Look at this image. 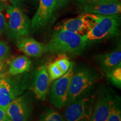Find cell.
Listing matches in <instances>:
<instances>
[{"instance_id": "9c48e42d", "label": "cell", "mask_w": 121, "mask_h": 121, "mask_svg": "<svg viewBox=\"0 0 121 121\" xmlns=\"http://www.w3.org/2000/svg\"><path fill=\"white\" fill-rule=\"evenodd\" d=\"M80 10L82 13L102 15H119L121 12V4L118 0H100L80 5Z\"/></svg>"}, {"instance_id": "ffe728a7", "label": "cell", "mask_w": 121, "mask_h": 121, "mask_svg": "<svg viewBox=\"0 0 121 121\" xmlns=\"http://www.w3.org/2000/svg\"><path fill=\"white\" fill-rule=\"evenodd\" d=\"M110 103V112L107 121H121V109L113 100L109 98Z\"/></svg>"}, {"instance_id": "9a60e30c", "label": "cell", "mask_w": 121, "mask_h": 121, "mask_svg": "<svg viewBox=\"0 0 121 121\" xmlns=\"http://www.w3.org/2000/svg\"><path fill=\"white\" fill-rule=\"evenodd\" d=\"M96 60L105 72L117 67L121 65L120 48L113 52L97 56Z\"/></svg>"}, {"instance_id": "7402d4cb", "label": "cell", "mask_w": 121, "mask_h": 121, "mask_svg": "<svg viewBox=\"0 0 121 121\" xmlns=\"http://www.w3.org/2000/svg\"><path fill=\"white\" fill-rule=\"evenodd\" d=\"M10 52V47L6 42L0 41V60L6 58Z\"/></svg>"}, {"instance_id": "83f0119b", "label": "cell", "mask_w": 121, "mask_h": 121, "mask_svg": "<svg viewBox=\"0 0 121 121\" xmlns=\"http://www.w3.org/2000/svg\"><path fill=\"white\" fill-rule=\"evenodd\" d=\"M4 65H5V63H4V60H0V75L3 73L2 71L4 70Z\"/></svg>"}, {"instance_id": "7a4b0ae2", "label": "cell", "mask_w": 121, "mask_h": 121, "mask_svg": "<svg viewBox=\"0 0 121 121\" xmlns=\"http://www.w3.org/2000/svg\"><path fill=\"white\" fill-rule=\"evenodd\" d=\"M91 14L94 20V24L84 35L87 42L99 41L119 34L121 25V17L119 15Z\"/></svg>"}, {"instance_id": "8fae6325", "label": "cell", "mask_w": 121, "mask_h": 121, "mask_svg": "<svg viewBox=\"0 0 121 121\" xmlns=\"http://www.w3.org/2000/svg\"><path fill=\"white\" fill-rule=\"evenodd\" d=\"M90 100L80 97L69 104L65 112L67 121H78L82 119H90L91 109L89 104Z\"/></svg>"}, {"instance_id": "30bf717a", "label": "cell", "mask_w": 121, "mask_h": 121, "mask_svg": "<svg viewBox=\"0 0 121 121\" xmlns=\"http://www.w3.org/2000/svg\"><path fill=\"white\" fill-rule=\"evenodd\" d=\"M6 113L13 121H28L31 113L29 100L25 96H18L9 104Z\"/></svg>"}, {"instance_id": "1f68e13d", "label": "cell", "mask_w": 121, "mask_h": 121, "mask_svg": "<svg viewBox=\"0 0 121 121\" xmlns=\"http://www.w3.org/2000/svg\"><path fill=\"white\" fill-rule=\"evenodd\" d=\"M7 1H8V0H1V1H2V2H6Z\"/></svg>"}, {"instance_id": "44dd1931", "label": "cell", "mask_w": 121, "mask_h": 121, "mask_svg": "<svg viewBox=\"0 0 121 121\" xmlns=\"http://www.w3.org/2000/svg\"><path fill=\"white\" fill-rule=\"evenodd\" d=\"M55 62L61 69L64 74L68 71L69 67H70L71 63L69 60V59L66 58V57H60L59 59L57 60Z\"/></svg>"}, {"instance_id": "8992f818", "label": "cell", "mask_w": 121, "mask_h": 121, "mask_svg": "<svg viewBox=\"0 0 121 121\" xmlns=\"http://www.w3.org/2000/svg\"><path fill=\"white\" fill-rule=\"evenodd\" d=\"M73 74V66L71 63L68 71L60 78L53 81L50 90L49 100L57 108L61 109L66 104L69 82Z\"/></svg>"}, {"instance_id": "52a82bcc", "label": "cell", "mask_w": 121, "mask_h": 121, "mask_svg": "<svg viewBox=\"0 0 121 121\" xmlns=\"http://www.w3.org/2000/svg\"><path fill=\"white\" fill-rule=\"evenodd\" d=\"M94 24L91 13H82L76 17L64 20L55 26V30H65L84 35Z\"/></svg>"}, {"instance_id": "3957f363", "label": "cell", "mask_w": 121, "mask_h": 121, "mask_svg": "<svg viewBox=\"0 0 121 121\" xmlns=\"http://www.w3.org/2000/svg\"><path fill=\"white\" fill-rule=\"evenodd\" d=\"M8 15L6 32L10 38L17 39L28 37L30 34L31 22L29 18L22 9L13 5L7 6Z\"/></svg>"}, {"instance_id": "5bb4252c", "label": "cell", "mask_w": 121, "mask_h": 121, "mask_svg": "<svg viewBox=\"0 0 121 121\" xmlns=\"http://www.w3.org/2000/svg\"><path fill=\"white\" fill-rule=\"evenodd\" d=\"M110 103L108 95L102 93L95 103L90 121H107L110 112Z\"/></svg>"}, {"instance_id": "4316f807", "label": "cell", "mask_w": 121, "mask_h": 121, "mask_svg": "<svg viewBox=\"0 0 121 121\" xmlns=\"http://www.w3.org/2000/svg\"><path fill=\"white\" fill-rule=\"evenodd\" d=\"M7 118L6 111L0 108V121H4Z\"/></svg>"}, {"instance_id": "ba28073f", "label": "cell", "mask_w": 121, "mask_h": 121, "mask_svg": "<svg viewBox=\"0 0 121 121\" xmlns=\"http://www.w3.org/2000/svg\"><path fill=\"white\" fill-rule=\"evenodd\" d=\"M55 11V0H39L38 8L31 21V29L38 31L45 28Z\"/></svg>"}, {"instance_id": "277c9868", "label": "cell", "mask_w": 121, "mask_h": 121, "mask_svg": "<svg viewBox=\"0 0 121 121\" xmlns=\"http://www.w3.org/2000/svg\"><path fill=\"white\" fill-rule=\"evenodd\" d=\"M96 76L87 69H80L72 75L69 82L66 104L81 97L94 84Z\"/></svg>"}, {"instance_id": "e0dca14e", "label": "cell", "mask_w": 121, "mask_h": 121, "mask_svg": "<svg viewBox=\"0 0 121 121\" xmlns=\"http://www.w3.org/2000/svg\"><path fill=\"white\" fill-rule=\"evenodd\" d=\"M107 77L114 85L121 88V65L105 72Z\"/></svg>"}, {"instance_id": "6da1fadb", "label": "cell", "mask_w": 121, "mask_h": 121, "mask_svg": "<svg viewBox=\"0 0 121 121\" xmlns=\"http://www.w3.org/2000/svg\"><path fill=\"white\" fill-rule=\"evenodd\" d=\"M87 40L84 35L65 30H55L45 46V51L51 53L80 54L86 48Z\"/></svg>"}, {"instance_id": "d6986e66", "label": "cell", "mask_w": 121, "mask_h": 121, "mask_svg": "<svg viewBox=\"0 0 121 121\" xmlns=\"http://www.w3.org/2000/svg\"><path fill=\"white\" fill-rule=\"evenodd\" d=\"M38 121H65L60 113L52 109L47 110L40 116Z\"/></svg>"}, {"instance_id": "4fadbf2b", "label": "cell", "mask_w": 121, "mask_h": 121, "mask_svg": "<svg viewBox=\"0 0 121 121\" xmlns=\"http://www.w3.org/2000/svg\"><path fill=\"white\" fill-rule=\"evenodd\" d=\"M16 45L24 54L29 57H39L45 51L43 45L35 39L28 37L17 39Z\"/></svg>"}, {"instance_id": "484cf974", "label": "cell", "mask_w": 121, "mask_h": 121, "mask_svg": "<svg viewBox=\"0 0 121 121\" xmlns=\"http://www.w3.org/2000/svg\"><path fill=\"white\" fill-rule=\"evenodd\" d=\"M27 0H10V2L13 6L19 7V5L26 2Z\"/></svg>"}, {"instance_id": "603a6c76", "label": "cell", "mask_w": 121, "mask_h": 121, "mask_svg": "<svg viewBox=\"0 0 121 121\" xmlns=\"http://www.w3.org/2000/svg\"><path fill=\"white\" fill-rule=\"evenodd\" d=\"M7 22L4 13L0 10V36L6 31Z\"/></svg>"}, {"instance_id": "f546056e", "label": "cell", "mask_w": 121, "mask_h": 121, "mask_svg": "<svg viewBox=\"0 0 121 121\" xmlns=\"http://www.w3.org/2000/svg\"><path fill=\"white\" fill-rule=\"evenodd\" d=\"M4 73H2L1 74V75H0V82H1V80H2V78L3 76H4Z\"/></svg>"}, {"instance_id": "f1b7e54d", "label": "cell", "mask_w": 121, "mask_h": 121, "mask_svg": "<svg viewBox=\"0 0 121 121\" xmlns=\"http://www.w3.org/2000/svg\"><path fill=\"white\" fill-rule=\"evenodd\" d=\"M78 121H90V119H86V118H84V119H81V120H79Z\"/></svg>"}, {"instance_id": "cb8c5ba5", "label": "cell", "mask_w": 121, "mask_h": 121, "mask_svg": "<svg viewBox=\"0 0 121 121\" xmlns=\"http://www.w3.org/2000/svg\"><path fill=\"white\" fill-rule=\"evenodd\" d=\"M69 0H55V11L60 10L67 5Z\"/></svg>"}, {"instance_id": "4dcf8cb0", "label": "cell", "mask_w": 121, "mask_h": 121, "mask_svg": "<svg viewBox=\"0 0 121 121\" xmlns=\"http://www.w3.org/2000/svg\"><path fill=\"white\" fill-rule=\"evenodd\" d=\"M4 121H13L12 120H11V119H9L8 117H7V118H6V120Z\"/></svg>"}, {"instance_id": "ac0fdd59", "label": "cell", "mask_w": 121, "mask_h": 121, "mask_svg": "<svg viewBox=\"0 0 121 121\" xmlns=\"http://www.w3.org/2000/svg\"><path fill=\"white\" fill-rule=\"evenodd\" d=\"M47 71L49 75L50 82H52L54 80L58 79L64 75L62 71L56 62L51 63L48 65Z\"/></svg>"}, {"instance_id": "2e32d148", "label": "cell", "mask_w": 121, "mask_h": 121, "mask_svg": "<svg viewBox=\"0 0 121 121\" xmlns=\"http://www.w3.org/2000/svg\"><path fill=\"white\" fill-rule=\"evenodd\" d=\"M31 62L25 56L15 57L9 62L8 73L15 76L28 72L31 67Z\"/></svg>"}, {"instance_id": "d4e9b609", "label": "cell", "mask_w": 121, "mask_h": 121, "mask_svg": "<svg viewBox=\"0 0 121 121\" xmlns=\"http://www.w3.org/2000/svg\"><path fill=\"white\" fill-rule=\"evenodd\" d=\"M100 1V0H75V1L80 5H82L86 4H89V3H92L96 2V1Z\"/></svg>"}, {"instance_id": "5b68a950", "label": "cell", "mask_w": 121, "mask_h": 121, "mask_svg": "<svg viewBox=\"0 0 121 121\" xmlns=\"http://www.w3.org/2000/svg\"><path fill=\"white\" fill-rule=\"evenodd\" d=\"M25 87L24 81L4 75L0 82V108L6 111L9 104L23 93Z\"/></svg>"}, {"instance_id": "d6a6232c", "label": "cell", "mask_w": 121, "mask_h": 121, "mask_svg": "<svg viewBox=\"0 0 121 121\" xmlns=\"http://www.w3.org/2000/svg\"><path fill=\"white\" fill-rule=\"evenodd\" d=\"M1 2V0H0V2Z\"/></svg>"}, {"instance_id": "7c38bea8", "label": "cell", "mask_w": 121, "mask_h": 121, "mask_svg": "<svg viewBox=\"0 0 121 121\" xmlns=\"http://www.w3.org/2000/svg\"><path fill=\"white\" fill-rule=\"evenodd\" d=\"M47 67L42 65L38 68L34 75L33 89L37 99L44 100L46 98L49 85Z\"/></svg>"}]
</instances>
